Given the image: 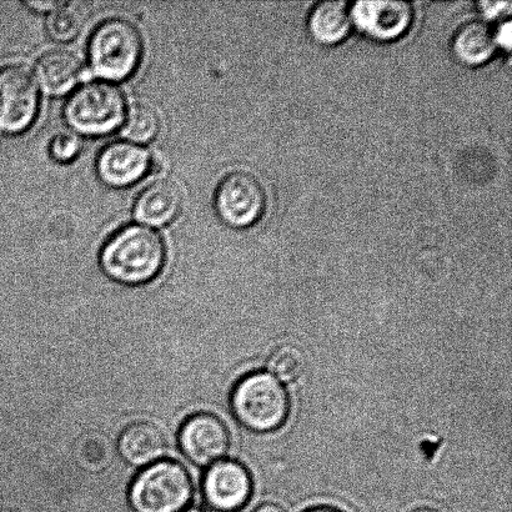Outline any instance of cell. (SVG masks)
Here are the masks:
<instances>
[{
    "mask_svg": "<svg viewBox=\"0 0 512 512\" xmlns=\"http://www.w3.org/2000/svg\"><path fill=\"white\" fill-rule=\"evenodd\" d=\"M167 249L162 237L142 225H129L104 245L100 265L108 278L124 285H142L162 273Z\"/></svg>",
    "mask_w": 512,
    "mask_h": 512,
    "instance_id": "1",
    "label": "cell"
},
{
    "mask_svg": "<svg viewBox=\"0 0 512 512\" xmlns=\"http://www.w3.org/2000/svg\"><path fill=\"white\" fill-rule=\"evenodd\" d=\"M232 411L245 429L258 434L273 433L285 424L290 413L288 391L273 375L255 371L234 386Z\"/></svg>",
    "mask_w": 512,
    "mask_h": 512,
    "instance_id": "2",
    "label": "cell"
},
{
    "mask_svg": "<svg viewBox=\"0 0 512 512\" xmlns=\"http://www.w3.org/2000/svg\"><path fill=\"white\" fill-rule=\"evenodd\" d=\"M143 49L142 34L132 22L122 18L108 19L90 37V65L98 77L119 82L132 77L138 69Z\"/></svg>",
    "mask_w": 512,
    "mask_h": 512,
    "instance_id": "3",
    "label": "cell"
},
{
    "mask_svg": "<svg viewBox=\"0 0 512 512\" xmlns=\"http://www.w3.org/2000/svg\"><path fill=\"white\" fill-rule=\"evenodd\" d=\"M192 476L182 464L160 460L140 471L129 491L134 512H183L193 500Z\"/></svg>",
    "mask_w": 512,
    "mask_h": 512,
    "instance_id": "4",
    "label": "cell"
},
{
    "mask_svg": "<svg viewBox=\"0 0 512 512\" xmlns=\"http://www.w3.org/2000/svg\"><path fill=\"white\" fill-rule=\"evenodd\" d=\"M127 114L124 95L110 83H88L75 90L64 105L70 128L88 137H102L122 127Z\"/></svg>",
    "mask_w": 512,
    "mask_h": 512,
    "instance_id": "5",
    "label": "cell"
},
{
    "mask_svg": "<svg viewBox=\"0 0 512 512\" xmlns=\"http://www.w3.org/2000/svg\"><path fill=\"white\" fill-rule=\"evenodd\" d=\"M266 193L254 174L238 170L220 182L215 210L222 222L235 229L252 227L263 217Z\"/></svg>",
    "mask_w": 512,
    "mask_h": 512,
    "instance_id": "6",
    "label": "cell"
},
{
    "mask_svg": "<svg viewBox=\"0 0 512 512\" xmlns=\"http://www.w3.org/2000/svg\"><path fill=\"white\" fill-rule=\"evenodd\" d=\"M39 89L33 74L20 65L0 69V129L25 132L37 118Z\"/></svg>",
    "mask_w": 512,
    "mask_h": 512,
    "instance_id": "7",
    "label": "cell"
},
{
    "mask_svg": "<svg viewBox=\"0 0 512 512\" xmlns=\"http://www.w3.org/2000/svg\"><path fill=\"white\" fill-rule=\"evenodd\" d=\"M230 440L224 421L209 413L190 416L179 433L180 450L199 468H207L222 460L229 451Z\"/></svg>",
    "mask_w": 512,
    "mask_h": 512,
    "instance_id": "8",
    "label": "cell"
},
{
    "mask_svg": "<svg viewBox=\"0 0 512 512\" xmlns=\"http://www.w3.org/2000/svg\"><path fill=\"white\" fill-rule=\"evenodd\" d=\"M253 480L244 465L234 460H220L209 466L203 480L207 504L218 512H237L249 503Z\"/></svg>",
    "mask_w": 512,
    "mask_h": 512,
    "instance_id": "9",
    "label": "cell"
},
{
    "mask_svg": "<svg viewBox=\"0 0 512 512\" xmlns=\"http://www.w3.org/2000/svg\"><path fill=\"white\" fill-rule=\"evenodd\" d=\"M413 5L395 0L358 2L351 10V18L365 34L381 42L398 39L413 22Z\"/></svg>",
    "mask_w": 512,
    "mask_h": 512,
    "instance_id": "10",
    "label": "cell"
},
{
    "mask_svg": "<svg viewBox=\"0 0 512 512\" xmlns=\"http://www.w3.org/2000/svg\"><path fill=\"white\" fill-rule=\"evenodd\" d=\"M150 154L138 144L115 142L107 145L97 159L98 177L113 188L130 187L152 169Z\"/></svg>",
    "mask_w": 512,
    "mask_h": 512,
    "instance_id": "11",
    "label": "cell"
},
{
    "mask_svg": "<svg viewBox=\"0 0 512 512\" xmlns=\"http://www.w3.org/2000/svg\"><path fill=\"white\" fill-rule=\"evenodd\" d=\"M164 431L152 421L139 420L129 424L118 440V451L125 463L134 468H148L167 453Z\"/></svg>",
    "mask_w": 512,
    "mask_h": 512,
    "instance_id": "12",
    "label": "cell"
},
{
    "mask_svg": "<svg viewBox=\"0 0 512 512\" xmlns=\"http://www.w3.org/2000/svg\"><path fill=\"white\" fill-rule=\"evenodd\" d=\"M183 192L170 179H158L139 195L134 207L135 218L152 227L174 222L183 209Z\"/></svg>",
    "mask_w": 512,
    "mask_h": 512,
    "instance_id": "13",
    "label": "cell"
},
{
    "mask_svg": "<svg viewBox=\"0 0 512 512\" xmlns=\"http://www.w3.org/2000/svg\"><path fill=\"white\" fill-rule=\"evenodd\" d=\"M35 73L44 90L60 95L77 85L83 74V65L69 50L55 49L38 60Z\"/></svg>",
    "mask_w": 512,
    "mask_h": 512,
    "instance_id": "14",
    "label": "cell"
},
{
    "mask_svg": "<svg viewBox=\"0 0 512 512\" xmlns=\"http://www.w3.org/2000/svg\"><path fill=\"white\" fill-rule=\"evenodd\" d=\"M496 35L493 29L481 20L461 25L453 38L455 57L468 65H480L493 57L496 49Z\"/></svg>",
    "mask_w": 512,
    "mask_h": 512,
    "instance_id": "15",
    "label": "cell"
},
{
    "mask_svg": "<svg viewBox=\"0 0 512 512\" xmlns=\"http://www.w3.org/2000/svg\"><path fill=\"white\" fill-rule=\"evenodd\" d=\"M351 23V10L348 4L328 0L320 2L311 10L308 27L311 35L323 44H336L349 34Z\"/></svg>",
    "mask_w": 512,
    "mask_h": 512,
    "instance_id": "16",
    "label": "cell"
},
{
    "mask_svg": "<svg viewBox=\"0 0 512 512\" xmlns=\"http://www.w3.org/2000/svg\"><path fill=\"white\" fill-rule=\"evenodd\" d=\"M159 114L152 105L147 103H135L129 108L122 128L124 138L130 143L144 144L152 142L160 132Z\"/></svg>",
    "mask_w": 512,
    "mask_h": 512,
    "instance_id": "17",
    "label": "cell"
},
{
    "mask_svg": "<svg viewBox=\"0 0 512 512\" xmlns=\"http://www.w3.org/2000/svg\"><path fill=\"white\" fill-rule=\"evenodd\" d=\"M268 369L276 380L295 383L305 373L306 360L303 351L294 345L280 346L271 354Z\"/></svg>",
    "mask_w": 512,
    "mask_h": 512,
    "instance_id": "18",
    "label": "cell"
},
{
    "mask_svg": "<svg viewBox=\"0 0 512 512\" xmlns=\"http://www.w3.org/2000/svg\"><path fill=\"white\" fill-rule=\"evenodd\" d=\"M83 24L82 9L75 4L62 3L50 14L47 25L50 37L59 42H68L77 37Z\"/></svg>",
    "mask_w": 512,
    "mask_h": 512,
    "instance_id": "19",
    "label": "cell"
},
{
    "mask_svg": "<svg viewBox=\"0 0 512 512\" xmlns=\"http://www.w3.org/2000/svg\"><path fill=\"white\" fill-rule=\"evenodd\" d=\"M82 147V140H80L77 134L70 132L59 133L50 142V157L58 163H70L82 152Z\"/></svg>",
    "mask_w": 512,
    "mask_h": 512,
    "instance_id": "20",
    "label": "cell"
},
{
    "mask_svg": "<svg viewBox=\"0 0 512 512\" xmlns=\"http://www.w3.org/2000/svg\"><path fill=\"white\" fill-rule=\"evenodd\" d=\"M481 12H483L488 18H498L501 15L510 13L511 3L501 2H481Z\"/></svg>",
    "mask_w": 512,
    "mask_h": 512,
    "instance_id": "21",
    "label": "cell"
},
{
    "mask_svg": "<svg viewBox=\"0 0 512 512\" xmlns=\"http://www.w3.org/2000/svg\"><path fill=\"white\" fill-rule=\"evenodd\" d=\"M29 8L37 10V12H53V10L59 7L60 2H27L25 3Z\"/></svg>",
    "mask_w": 512,
    "mask_h": 512,
    "instance_id": "22",
    "label": "cell"
},
{
    "mask_svg": "<svg viewBox=\"0 0 512 512\" xmlns=\"http://www.w3.org/2000/svg\"><path fill=\"white\" fill-rule=\"evenodd\" d=\"M253 512H286L283 506L274 503H266L258 506Z\"/></svg>",
    "mask_w": 512,
    "mask_h": 512,
    "instance_id": "23",
    "label": "cell"
},
{
    "mask_svg": "<svg viewBox=\"0 0 512 512\" xmlns=\"http://www.w3.org/2000/svg\"><path fill=\"white\" fill-rule=\"evenodd\" d=\"M305 512H344V511L333 508V506H315V508H311L309 510H306Z\"/></svg>",
    "mask_w": 512,
    "mask_h": 512,
    "instance_id": "24",
    "label": "cell"
},
{
    "mask_svg": "<svg viewBox=\"0 0 512 512\" xmlns=\"http://www.w3.org/2000/svg\"><path fill=\"white\" fill-rule=\"evenodd\" d=\"M413 512H439V511L435 510V509H430V508H423V509L415 510Z\"/></svg>",
    "mask_w": 512,
    "mask_h": 512,
    "instance_id": "25",
    "label": "cell"
},
{
    "mask_svg": "<svg viewBox=\"0 0 512 512\" xmlns=\"http://www.w3.org/2000/svg\"><path fill=\"white\" fill-rule=\"evenodd\" d=\"M183 512H202V511L195 510V509H187V510H184Z\"/></svg>",
    "mask_w": 512,
    "mask_h": 512,
    "instance_id": "26",
    "label": "cell"
}]
</instances>
